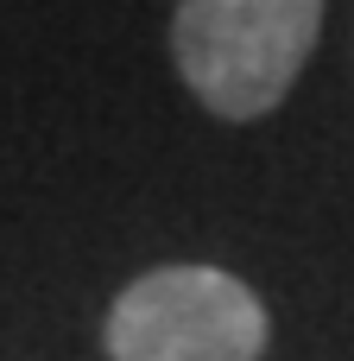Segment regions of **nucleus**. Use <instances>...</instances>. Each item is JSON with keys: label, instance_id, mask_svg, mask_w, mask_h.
Here are the masks:
<instances>
[{"label": "nucleus", "instance_id": "f257e3e1", "mask_svg": "<svg viewBox=\"0 0 354 361\" xmlns=\"http://www.w3.org/2000/svg\"><path fill=\"white\" fill-rule=\"evenodd\" d=\"M323 32V0H177L171 57L215 121L272 114Z\"/></svg>", "mask_w": 354, "mask_h": 361}, {"label": "nucleus", "instance_id": "f03ea898", "mask_svg": "<svg viewBox=\"0 0 354 361\" xmlns=\"http://www.w3.org/2000/svg\"><path fill=\"white\" fill-rule=\"evenodd\" d=\"M266 343V305L222 267H152L101 324L108 361H260Z\"/></svg>", "mask_w": 354, "mask_h": 361}]
</instances>
